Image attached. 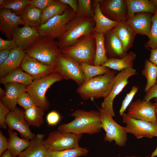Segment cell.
<instances>
[{
    "label": "cell",
    "instance_id": "1",
    "mask_svg": "<svg viewBox=\"0 0 157 157\" xmlns=\"http://www.w3.org/2000/svg\"><path fill=\"white\" fill-rule=\"evenodd\" d=\"M74 118L71 122L59 125L58 130L78 134L92 135L99 133L102 129L99 111L77 109L71 114Z\"/></svg>",
    "mask_w": 157,
    "mask_h": 157
},
{
    "label": "cell",
    "instance_id": "2",
    "mask_svg": "<svg viewBox=\"0 0 157 157\" xmlns=\"http://www.w3.org/2000/svg\"><path fill=\"white\" fill-rule=\"evenodd\" d=\"M116 72L110 70L103 75L93 77L80 85L76 90L81 99L87 100L93 98H106L114 83Z\"/></svg>",
    "mask_w": 157,
    "mask_h": 157
},
{
    "label": "cell",
    "instance_id": "3",
    "mask_svg": "<svg viewBox=\"0 0 157 157\" xmlns=\"http://www.w3.org/2000/svg\"><path fill=\"white\" fill-rule=\"evenodd\" d=\"M95 25L93 18L76 15L67 23L65 33L57 39L60 49L74 45L82 36L93 32Z\"/></svg>",
    "mask_w": 157,
    "mask_h": 157
},
{
    "label": "cell",
    "instance_id": "4",
    "mask_svg": "<svg viewBox=\"0 0 157 157\" xmlns=\"http://www.w3.org/2000/svg\"><path fill=\"white\" fill-rule=\"evenodd\" d=\"M24 51L30 57L53 66L60 52L57 41L45 36H40Z\"/></svg>",
    "mask_w": 157,
    "mask_h": 157
},
{
    "label": "cell",
    "instance_id": "5",
    "mask_svg": "<svg viewBox=\"0 0 157 157\" xmlns=\"http://www.w3.org/2000/svg\"><path fill=\"white\" fill-rule=\"evenodd\" d=\"M96 51L93 32L80 38L74 45L60 49V52L72 58L79 63L94 65Z\"/></svg>",
    "mask_w": 157,
    "mask_h": 157
},
{
    "label": "cell",
    "instance_id": "6",
    "mask_svg": "<svg viewBox=\"0 0 157 157\" xmlns=\"http://www.w3.org/2000/svg\"><path fill=\"white\" fill-rule=\"evenodd\" d=\"M63 79L59 73L53 72L42 78L34 79L26 86V92L34 99L37 106L45 112L49 109L50 106L46 96L47 90L53 84Z\"/></svg>",
    "mask_w": 157,
    "mask_h": 157
},
{
    "label": "cell",
    "instance_id": "7",
    "mask_svg": "<svg viewBox=\"0 0 157 157\" xmlns=\"http://www.w3.org/2000/svg\"><path fill=\"white\" fill-rule=\"evenodd\" d=\"M77 13L68 6L62 14L55 16L46 22L36 28L41 36H47L53 40L58 39L66 32L68 22Z\"/></svg>",
    "mask_w": 157,
    "mask_h": 157
},
{
    "label": "cell",
    "instance_id": "8",
    "mask_svg": "<svg viewBox=\"0 0 157 157\" xmlns=\"http://www.w3.org/2000/svg\"><path fill=\"white\" fill-rule=\"evenodd\" d=\"M54 72L60 74L65 79H71L79 86L85 81L80 64L68 56L61 53L58 55L53 66Z\"/></svg>",
    "mask_w": 157,
    "mask_h": 157
},
{
    "label": "cell",
    "instance_id": "9",
    "mask_svg": "<svg viewBox=\"0 0 157 157\" xmlns=\"http://www.w3.org/2000/svg\"><path fill=\"white\" fill-rule=\"evenodd\" d=\"M82 134L64 132L57 130L49 133L44 140L43 144L47 151H60L80 147L79 142Z\"/></svg>",
    "mask_w": 157,
    "mask_h": 157
},
{
    "label": "cell",
    "instance_id": "10",
    "mask_svg": "<svg viewBox=\"0 0 157 157\" xmlns=\"http://www.w3.org/2000/svg\"><path fill=\"white\" fill-rule=\"evenodd\" d=\"M101 117V126L106 132L104 141L110 142L114 141L119 147L124 146L127 140V132L125 127L117 124L110 115L98 108Z\"/></svg>",
    "mask_w": 157,
    "mask_h": 157
},
{
    "label": "cell",
    "instance_id": "11",
    "mask_svg": "<svg viewBox=\"0 0 157 157\" xmlns=\"http://www.w3.org/2000/svg\"><path fill=\"white\" fill-rule=\"evenodd\" d=\"M137 74L136 69L133 67L119 72L115 76L114 83L110 93L101 103V108L112 117H114L115 115L113 107L114 99L129 83V78Z\"/></svg>",
    "mask_w": 157,
    "mask_h": 157
},
{
    "label": "cell",
    "instance_id": "12",
    "mask_svg": "<svg viewBox=\"0 0 157 157\" xmlns=\"http://www.w3.org/2000/svg\"><path fill=\"white\" fill-rule=\"evenodd\" d=\"M122 116L127 133L132 134L137 138L157 137V124L134 119L124 113Z\"/></svg>",
    "mask_w": 157,
    "mask_h": 157
},
{
    "label": "cell",
    "instance_id": "13",
    "mask_svg": "<svg viewBox=\"0 0 157 157\" xmlns=\"http://www.w3.org/2000/svg\"><path fill=\"white\" fill-rule=\"evenodd\" d=\"M24 110L17 108L10 111L6 119V123L10 130L17 131L22 138L31 140L36 135L33 133L30 129L29 125L25 119Z\"/></svg>",
    "mask_w": 157,
    "mask_h": 157
},
{
    "label": "cell",
    "instance_id": "14",
    "mask_svg": "<svg viewBox=\"0 0 157 157\" xmlns=\"http://www.w3.org/2000/svg\"><path fill=\"white\" fill-rule=\"evenodd\" d=\"M100 8L102 13L109 19L118 22L128 19L127 5L124 0H100Z\"/></svg>",
    "mask_w": 157,
    "mask_h": 157
},
{
    "label": "cell",
    "instance_id": "15",
    "mask_svg": "<svg viewBox=\"0 0 157 157\" xmlns=\"http://www.w3.org/2000/svg\"><path fill=\"white\" fill-rule=\"evenodd\" d=\"M128 107L127 114L131 117L157 124L154 104L151 101L138 99L131 102Z\"/></svg>",
    "mask_w": 157,
    "mask_h": 157
},
{
    "label": "cell",
    "instance_id": "16",
    "mask_svg": "<svg viewBox=\"0 0 157 157\" xmlns=\"http://www.w3.org/2000/svg\"><path fill=\"white\" fill-rule=\"evenodd\" d=\"M20 68L34 79L42 78L54 72L53 66L42 63L26 54Z\"/></svg>",
    "mask_w": 157,
    "mask_h": 157
},
{
    "label": "cell",
    "instance_id": "17",
    "mask_svg": "<svg viewBox=\"0 0 157 157\" xmlns=\"http://www.w3.org/2000/svg\"><path fill=\"white\" fill-rule=\"evenodd\" d=\"M25 24L19 15L10 10L0 9V31L8 40L12 39L14 31L17 27Z\"/></svg>",
    "mask_w": 157,
    "mask_h": 157
},
{
    "label": "cell",
    "instance_id": "18",
    "mask_svg": "<svg viewBox=\"0 0 157 157\" xmlns=\"http://www.w3.org/2000/svg\"><path fill=\"white\" fill-rule=\"evenodd\" d=\"M40 36L36 28L26 24L22 27L16 28L13 39L17 47L24 51Z\"/></svg>",
    "mask_w": 157,
    "mask_h": 157
},
{
    "label": "cell",
    "instance_id": "19",
    "mask_svg": "<svg viewBox=\"0 0 157 157\" xmlns=\"http://www.w3.org/2000/svg\"><path fill=\"white\" fill-rule=\"evenodd\" d=\"M153 15V14L149 13H138L126 22L136 34L145 35L149 38L152 25L151 18Z\"/></svg>",
    "mask_w": 157,
    "mask_h": 157
},
{
    "label": "cell",
    "instance_id": "20",
    "mask_svg": "<svg viewBox=\"0 0 157 157\" xmlns=\"http://www.w3.org/2000/svg\"><path fill=\"white\" fill-rule=\"evenodd\" d=\"M104 43L106 55L110 58H121L127 53L124 51L122 44L115 33L112 29L104 34Z\"/></svg>",
    "mask_w": 157,
    "mask_h": 157
},
{
    "label": "cell",
    "instance_id": "21",
    "mask_svg": "<svg viewBox=\"0 0 157 157\" xmlns=\"http://www.w3.org/2000/svg\"><path fill=\"white\" fill-rule=\"evenodd\" d=\"M6 93L0 100L10 111L15 110L18 99L24 92H26V86L16 83H10L5 85Z\"/></svg>",
    "mask_w": 157,
    "mask_h": 157
},
{
    "label": "cell",
    "instance_id": "22",
    "mask_svg": "<svg viewBox=\"0 0 157 157\" xmlns=\"http://www.w3.org/2000/svg\"><path fill=\"white\" fill-rule=\"evenodd\" d=\"M100 0H95L93 8L94 15L93 19L95 25L93 32L105 34L112 30L119 22L113 21L105 16L100 8Z\"/></svg>",
    "mask_w": 157,
    "mask_h": 157
},
{
    "label": "cell",
    "instance_id": "23",
    "mask_svg": "<svg viewBox=\"0 0 157 157\" xmlns=\"http://www.w3.org/2000/svg\"><path fill=\"white\" fill-rule=\"evenodd\" d=\"M26 53L18 47L10 50L9 56L5 62L0 65V77L4 76L12 70L20 68Z\"/></svg>",
    "mask_w": 157,
    "mask_h": 157
},
{
    "label": "cell",
    "instance_id": "24",
    "mask_svg": "<svg viewBox=\"0 0 157 157\" xmlns=\"http://www.w3.org/2000/svg\"><path fill=\"white\" fill-rule=\"evenodd\" d=\"M112 29L121 42L125 52L127 53L132 47L137 34L126 21L119 22Z\"/></svg>",
    "mask_w": 157,
    "mask_h": 157
},
{
    "label": "cell",
    "instance_id": "25",
    "mask_svg": "<svg viewBox=\"0 0 157 157\" xmlns=\"http://www.w3.org/2000/svg\"><path fill=\"white\" fill-rule=\"evenodd\" d=\"M45 136L43 133L36 134L28 147L17 157H44L47 151L43 144Z\"/></svg>",
    "mask_w": 157,
    "mask_h": 157
},
{
    "label": "cell",
    "instance_id": "26",
    "mask_svg": "<svg viewBox=\"0 0 157 157\" xmlns=\"http://www.w3.org/2000/svg\"><path fill=\"white\" fill-rule=\"evenodd\" d=\"M128 9V19L136 13L148 12L154 14L156 8L152 0H125Z\"/></svg>",
    "mask_w": 157,
    "mask_h": 157
},
{
    "label": "cell",
    "instance_id": "27",
    "mask_svg": "<svg viewBox=\"0 0 157 157\" xmlns=\"http://www.w3.org/2000/svg\"><path fill=\"white\" fill-rule=\"evenodd\" d=\"M34 80L20 68L14 69L6 76L0 78V83L4 85L10 83H16L27 86Z\"/></svg>",
    "mask_w": 157,
    "mask_h": 157
},
{
    "label": "cell",
    "instance_id": "28",
    "mask_svg": "<svg viewBox=\"0 0 157 157\" xmlns=\"http://www.w3.org/2000/svg\"><path fill=\"white\" fill-rule=\"evenodd\" d=\"M136 57L135 53L131 51L121 58H108L102 65L120 72L126 69L133 67V61Z\"/></svg>",
    "mask_w": 157,
    "mask_h": 157
},
{
    "label": "cell",
    "instance_id": "29",
    "mask_svg": "<svg viewBox=\"0 0 157 157\" xmlns=\"http://www.w3.org/2000/svg\"><path fill=\"white\" fill-rule=\"evenodd\" d=\"M42 10L29 5L22 11L19 15L25 24L37 28L42 24Z\"/></svg>",
    "mask_w": 157,
    "mask_h": 157
},
{
    "label": "cell",
    "instance_id": "30",
    "mask_svg": "<svg viewBox=\"0 0 157 157\" xmlns=\"http://www.w3.org/2000/svg\"><path fill=\"white\" fill-rule=\"evenodd\" d=\"M8 149L13 157H17L30 145L31 140L21 138L13 131L8 129Z\"/></svg>",
    "mask_w": 157,
    "mask_h": 157
},
{
    "label": "cell",
    "instance_id": "31",
    "mask_svg": "<svg viewBox=\"0 0 157 157\" xmlns=\"http://www.w3.org/2000/svg\"><path fill=\"white\" fill-rule=\"evenodd\" d=\"M68 6L67 4L62 2L60 0H53L42 10L41 24L55 16L63 14L67 9Z\"/></svg>",
    "mask_w": 157,
    "mask_h": 157
},
{
    "label": "cell",
    "instance_id": "32",
    "mask_svg": "<svg viewBox=\"0 0 157 157\" xmlns=\"http://www.w3.org/2000/svg\"><path fill=\"white\" fill-rule=\"evenodd\" d=\"M93 32L96 42L94 65L101 66L108 59L105 45L104 34Z\"/></svg>",
    "mask_w": 157,
    "mask_h": 157
},
{
    "label": "cell",
    "instance_id": "33",
    "mask_svg": "<svg viewBox=\"0 0 157 157\" xmlns=\"http://www.w3.org/2000/svg\"><path fill=\"white\" fill-rule=\"evenodd\" d=\"M44 112L37 106H33L24 110V117L29 126L38 128L44 123Z\"/></svg>",
    "mask_w": 157,
    "mask_h": 157
},
{
    "label": "cell",
    "instance_id": "34",
    "mask_svg": "<svg viewBox=\"0 0 157 157\" xmlns=\"http://www.w3.org/2000/svg\"><path fill=\"white\" fill-rule=\"evenodd\" d=\"M144 63L142 74L146 79V84L144 89V91L146 93L157 81V66L149 59H146Z\"/></svg>",
    "mask_w": 157,
    "mask_h": 157
},
{
    "label": "cell",
    "instance_id": "35",
    "mask_svg": "<svg viewBox=\"0 0 157 157\" xmlns=\"http://www.w3.org/2000/svg\"><path fill=\"white\" fill-rule=\"evenodd\" d=\"M83 72L85 79V82L90 79L107 73L110 71L108 68L101 66H95L84 63H80Z\"/></svg>",
    "mask_w": 157,
    "mask_h": 157
},
{
    "label": "cell",
    "instance_id": "36",
    "mask_svg": "<svg viewBox=\"0 0 157 157\" xmlns=\"http://www.w3.org/2000/svg\"><path fill=\"white\" fill-rule=\"evenodd\" d=\"M88 153L86 148L79 147L60 151H47L44 157H79L85 156Z\"/></svg>",
    "mask_w": 157,
    "mask_h": 157
},
{
    "label": "cell",
    "instance_id": "37",
    "mask_svg": "<svg viewBox=\"0 0 157 157\" xmlns=\"http://www.w3.org/2000/svg\"><path fill=\"white\" fill-rule=\"evenodd\" d=\"M29 3L30 0H5L4 3L0 6V9H9L19 15L22 11L29 4Z\"/></svg>",
    "mask_w": 157,
    "mask_h": 157
},
{
    "label": "cell",
    "instance_id": "38",
    "mask_svg": "<svg viewBox=\"0 0 157 157\" xmlns=\"http://www.w3.org/2000/svg\"><path fill=\"white\" fill-rule=\"evenodd\" d=\"M152 25L149 40L144 44L145 48H157V10L152 17Z\"/></svg>",
    "mask_w": 157,
    "mask_h": 157
},
{
    "label": "cell",
    "instance_id": "39",
    "mask_svg": "<svg viewBox=\"0 0 157 157\" xmlns=\"http://www.w3.org/2000/svg\"><path fill=\"white\" fill-rule=\"evenodd\" d=\"M78 10L76 15L86 18H93L94 13L90 0H78Z\"/></svg>",
    "mask_w": 157,
    "mask_h": 157
},
{
    "label": "cell",
    "instance_id": "40",
    "mask_svg": "<svg viewBox=\"0 0 157 157\" xmlns=\"http://www.w3.org/2000/svg\"><path fill=\"white\" fill-rule=\"evenodd\" d=\"M17 103L24 110L37 106L34 99L26 92L23 93L19 97Z\"/></svg>",
    "mask_w": 157,
    "mask_h": 157
},
{
    "label": "cell",
    "instance_id": "41",
    "mask_svg": "<svg viewBox=\"0 0 157 157\" xmlns=\"http://www.w3.org/2000/svg\"><path fill=\"white\" fill-rule=\"evenodd\" d=\"M139 87L136 85H133L130 91L126 95L124 99L119 110V113L121 116L124 113L127 107L131 103L134 96L138 92Z\"/></svg>",
    "mask_w": 157,
    "mask_h": 157
},
{
    "label": "cell",
    "instance_id": "42",
    "mask_svg": "<svg viewBox=\"0 0 157 157\" xmlns=\"http://www.w3.org/2000/svg\"><path fill=\"white\" fill-rule=\"evenodd\" d=\"M7 106L0 100V127L6 129L7 125L6 123V119L8 114L10 112Z\"/></svg>",
    "mask_w": 157,
    "mask_h": 157
},
{
    "label": "cell",
    "instance_id": "43",
    "mask_svg": "<svg viewBox=\"0 0 157 157\" xmlns=\"http://www.w3.org/2000/svg\"><path fill=\"white\" fill-rule=\"evenodd\" d=\"M61 116L59 113L55 110L50 112L47 115V121L48 125L50 126H55L59 122Z\"/></svg>",
    "mask_w": 157,
    "mask_h": 157
},
{
    "label": "cell",
    "instance_id": "44",
    "mask_svg": "<svg viewBox=\"0 0 157 157\" xmlns=\"http://www.w3.org/2000/svg\"><path fill=\"white\" fill-rule=\"evenodd\" d=\"M17 47L13 39L5 40L0 37V51L5 49L10 50Z\"/></svg>",
    "mask_w": 157,
    "mask_h": 157
},
{
    "label": "cell",
    "instance_id": "45",
    "mask_svg": "<svg viewBox=\"0 0 157 157\" xmlns=\"http://www.w3.org/2000/svg\"><path fill=\"white\" fill-rule=\"evenodd\" d=\"M53 0H30L29 5L42 10Z\"/></svg>",
    "mask_w": 157,
    "mask_h": 157
},
{
    "label": "cell",
    "instance_id": "46",
    "mask_svg": "<svg viewBox=\"0 0 157 157\" xmlns=\"http://www.w3.org/2000/svg\"><path fill=\"white\" fill-rule=\"evenodd\" d=\"M146 93L143 99L144 100L149 101L154 98L155 102L157 101V81L156 84Z\"/></svg>",
    "mask_w": 157,
    "mask_h": 157
},
{
    "label": "cell",
    "instance_id": "47",
    "mask_svg": "<svg viewBox=\"0 0 157 157\" xmlns=\"http://www.w3.org/2000/svg\"><path fill=\"white\" fill-rule=\"evenodd\" d=\"M8 142L6 138L3 134L1 130L0 131V156L6 151L8 149Z\"/></svg>",
    "mask_w": 157,
    "mask_h": 157
},
{
    "label": "cell",
    "instance_id": "48",
    "mask_svg": "<svg viewBox=\"0 0 157 157\" xmlns=\"http://www.w3.org/2000/svg\"><path fill=\"white\" fill-rule=\"evenodd\" d=\"M62 2L69 5L73 10L77 14L78 12V4L76 0H60Z\"/></svg>",
    "mask_w": 157,
    "mask_h": 157
},
{
    "label": "cell",
    "instance_id": "49",
    "mask_svg": "<svg viewBox=\"0 0 157 157\" xmlns=\"http://www.w3.org/2000/svg\"><path fill=\"white\" fill-rule=\"evenodd\" d=\"M150 51L149 61L157 66V48L148 49Z\"/></svg>",
    "mask_w": 157,
    "mask_h": 157
},
{
    "label": "cell",
    "instance_id": "50",
    "mask_svg": "<svg viewBox=\"0 0 157 157\" xmlns=\"http://www.w3.org/2000/svg\"><path fill=\"white\" fill-rule=\"evenodd\" d=\"M10 50L5 49L0 51V65L3 63L8 58Z\"/></svg>",
    "mask_w": 157,
    "mask_h": 157
},
{
    "label": "cell",
    "instance_id": "51",
    "mask_svg": "<svg viewBox=\"0 0 157 157\" xmlns=\"http://www.w3.org/2000/svg\"><path fill=\"white\" fill-rule=\"evenodd\" d=\"M1 157H13V156L8 149L2 154Z\"/></svg>",
    "mask_w": 157,
    "mask_h": 157
},
{
    "label": "cell",
    "instance_id": "52",
    "mask_svg": "<svg viewBox=\"0 0 157 157\" xmlns=\"http://www.w3.org/2000/svg\"><path fill=\"white\" fill-rule=\"evenodd\" d=\"M154 105L155 117L157 121V101L155 102L154 103Z\"/></svg>",
    "mask_w": 157,
    "mask_h": 157
},
{
    "label": "cell",
    "instance_id": "53",
    "mask_svg": "<svg viewBox=\"0 0 157 157\" xmlns=\"http://www.w3.org/2000/svg\"><path fill=\"white\" fill-rule=\"evenodd\" d=\"M6 93L5 90H4L0 88V98H2L5 94Z\"/></svg>",
    "mask_w": 157,
    "mask_h": 157
},
{
    "label": "cell",
    "instance_id": "54",
    "mask_svg": "<svg viewBox=\"0 0 157 157\" xmlns=\"http://www.w3.org/2000/svg\"><path fill=\"white\" fill-rule=\"evenodd\" d=\"M156 156H157V146L155 150L153 152L149 157H154Z\"/></svg>",
    "mask_w": 157,
    "mask_h": 157
},
{
    "label": "cell",
    "instance_id": "55",
    "mask_svg": "<svg viewBox=\"0 0 157 157\" xmlns=\"http://www.w3.org/2000/svg\"><path fill=\"white\" fill-rule=\"evenodd\" d=\"M153 2L156 10H157V0H151Z\"/></svg>",
    "mask_w": 157,
    "mask_h": 157
},
{
    "label": "cell",
    "instance_id": "56",
    "mask_svg": "<svg viewBox=\"0 0 157 157\" xmlns=\"http://www.w3.org/2000/svg\"><path fill=\"white\" fill-rule=\"evenodd\" d=\"M125 157H142L141 156H126ZM143 157H149V156H145Z\"/></svg>",
    "mask_w": 157,
    "mask_h": 157
},
{
    "label": "cell",
    "instance_id": "57",
    "mask_svg": "<svg viewBox=\"0 0 157 157\" xmlns=\"http://www.w3.org/2000/svg\"><path fill=\"white\" fill-rule=\"evenodd\" d=\"M5 0H0V6L2 5L5 2Z\"/></svg>",
    "mask_w": 157,
    "mask_h": 157
}]
</instances>
